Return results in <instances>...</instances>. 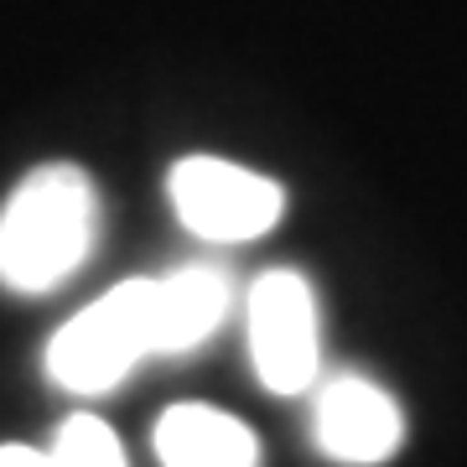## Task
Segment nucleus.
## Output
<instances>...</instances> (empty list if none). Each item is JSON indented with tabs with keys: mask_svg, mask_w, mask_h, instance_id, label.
Instances as JSON below:
<instances>
[{
	"mask_svg": "<svg viewBox=\"0 0 467 467\" xmlns=\"http://www.w3.org/2000/svg\"><path fill=\"white\" fill-rule=\"evenodd\" d=\"M312 431H317V447L333 462L374 467L400 451L405 416H400V405H395V395L379 389L374 379H364V374H333L317 389Z\"/></svg>",
	"mask_w": 467,
	"mask_h": 467,
	"instance_id": "39448f33",
	"label": "nucleus"
},
{
	"mask_svg": "<svg viewBox=\"0 0 467 467\" xmlns=\"http://www.w3.org/2000/svg\"><path fill=\"white\" fill-rule=\"evenodd\" d=\"M150 441L161 467H260L254 431L213 405H171Z\"/></svg>",
	"mask_w": 467,
	"mask_h": 467,
	"instance_id": "0eeeda50",
	"label": "nucleus"
},
{
	"mask_svg": "<svg viewBox=\"0 0 467 467\" xmlns=\"http://www.w3.org/2000/svg\"><path fill=\"white\" fill-rule=\"evenodd\" d=\"M99 239V192L84 167L47 161L26 171L0 208V285L52 291L88 260Z\"/></svg>",
	"mask_w": 467,
	"mask_h": 467,
	"instance_id": "f257e3e1",
	"label": "nucleus"
},
{
	"mask_svg": "<svg viewBox=\"0 0 467 467\" xmlns=\"http://www.w3.org/2000/svg\"><path fill=\"white\" fill-rule=\"evenodd\" d=\"M167 198L177 223L208 244H250L285 213V187L275 177H260L223 156H182L167 171Z\"/></svg>",
	"mask_w": 467,
	"mask_h": 467,
	"instance_id": "7ed1b4c3",
	"label": "nucleus"
},
{
	"mask_svg": "<svg viewBox=\"0 0 467 467\" xmlns=\"http://www.w3.org/2000/svg\"><path fill=\"white\" fill-rule=\"evenodd\" d=\"M234 306V275L223 265H177L156 275V358L192 353L223 327Z\"/></svg>",
	"mask_w": 467,
	"mask_h": 467,
	"instance_id": "423d86ee",
	"label": "nucleus"
},
{
	"mask_svg": "<svg viewBox=\"0 0 467 467\" xmlns=\"http://www.w3.org/2000/svg\"><path fill=\"white\" fill-rule=\"evenodd\" d=\"M250 358L270 395H301L322 368V317L317 291L301 270H265L244 301Z\"/></svg>",
	"mask_w": 467,
	"mask_h": 467,
	"instance_id": "20e7f679",
	"label": "nucleus"
},
{
	"mask_svg": "<svg viewBox=\"0 0 467 467\" xmlns=\"http://www.w3.org/2000/svg\"><path fill=\"white\" fill-rule=\"evenodd\" d=\"M47 467H125V447L99 416H67L47 447Z\"/></svg>",
	"mask_w": 467,
	"mask_h": 467,
	"instance_id": "6e6552de",
	"label": "nucleus"
},
{
	"mask_svg": "<svg viewBox=\"0 0 467 467\" xmlns=\"http://www.w3.org/2000/svg\"><path fill=\"white\" fill-rule=\"evenodd\" d=\"M0 467H47V451L21 447V441H5V447H0Z\"/></svg>",
	"mask_w": 467,
	"mask_h": 467,
	"instance_id": "1a4fd4ad",
	"label": "nucleus"
},
{
	"mask_svg": "<svg viewBox=\"0 0 467 467\" xmlns=\"http://www.w3.org/2000/svg\"><path fill=\"white\" fill-rule=\"evenodd\" d=\"M140 358H156V275H130L67 317L47 343V379L73 395H104Z\"/></svg>",
	"mask_w": 467,
	"mask_h": 467,
	"instance_id": "f03ea898",
	"label": "nucleus"
}]
</instances>
